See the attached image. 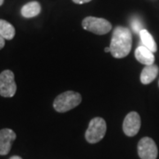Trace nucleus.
Here are the masks:
<instances>
[{"mask_svg":"<svg viewBox=\"0 0 159 159\" xmlns=\"http://www.w3.org/2000/svg\"><path fill=\"white\" fill-rule=\"evenodd\" d=\"M132 34L127 28L119 26L114 29L110 45L111 55L116 58H123L130 53L132 49Z\"/></svg>","mask_w":159,"mask_h":159,"instance_id":"obj_1","label":"nucleus"},{"mask_svg":"<svg viewBox=\"0 0 159 159\" xmlns=\"http://www.w3.org/2000/svg\"><path fill=\"white\" fill-rule=\"evenodd\" d=\"M81 96L80 94L68 90L57 96L53 102V108L57 112H66L72 109L75 108L81 102Z\"/></svg>","mask_w":159,"mask_h":159,"instance_id":"obj_2","label":"nucleus"},{"mask_svg":"<svg viewBox=\"0 0 159 159\" xmlns=\"http://www.w3.org/2000/svg\"><path fill=\"white\" fill-rule=\"evenodd\" d=\"M106 122L102 118H94L89 122V127L85 133L87 142L91 144L100 142L105 135L106 133Z\"/></svg>","mask_w":159,"mask_h":159,"instance_id":"obj_3","label":"nucleus"},{"mask_svg":"<svg viewBox=\"0 0 159 159\" xmlns=\"http://www.w3.org/2000/svg\"><path fill=\"white\" fill-rule=\"evenodd\" d=\"M82 28L94 34L102 35L109 33L112 26L105 19L89 16L82 20Z\"/></svg>","mask_w":159,"mask_h":159,"instance_id":"obj_4","label":"nucleus"},{"mask_svg":"<svg viewBox=\"0 0 159 159\" xmlns=\"http://www.w3.org/2000/svg\"><path fill=\"white\" fill-rule=\"evenodd\" d=\"M17 90L14 74L11 70H5L0 74V95L4 97H12Z\"/></svg>","mask_w":159,"mask_h":159,"instance_id":"obj_5","label":"nucleus"},{"mask_svg":"<svg viewBox=\"0 0 159 159\" xmlns=\"http://www.w3.org/2000/svg\"><path fill=\"white\" fill-rule=\"evenodd\" d=\"M157 147L153 140L149 137H144L138 143V155L141 159H157Z\"/></svg>","mask_w":159,"mask_h":159,"instance_id":"obj_6","label":"nucleus"},{"mask_svg":"<svg viewBox=\"0 0 159 159\" xmlns=\"http://www.w3.org/2000/svg\"><path fill=\"white\" fill-rule=\"evenodd\" d=\"M141 128V117L136 111H131L125 116L123 122V131L125 135H136Z\"/></svg>","mask_w":159,"mask_h":159,"instance_id":"obj_7","label":"nucleus"},{"mask_svg":"<svg viewBox=\"0 0 159 159\" xmlns=\"http://www.w3.org/2000/svg\"><path fill=\"white\" fill-rule=\"evenodd\" d=\"M16 139L14 131L5 128L0 130V155L6 156L10 152L12 142Z\"/></svg>","mask_w":159,"mask_h":159,"instance_id":"obj_8","label":"nucleus"},{"mask_svg":"<svg viewBox=\"0 0 159 159\" xmlns=\"http://www.w3.org/2000/svg\"><path fill=\"white\" fill-rule=\"evenodd\" d=\"M135 58L140 63H142L145 66H150L153 65L155 62V56L154 53L151 51H149L148 48H146L145 46L141 45L137 47L134 52Z\"/></svg>","mask_w":159,"mask_h":159,"instance_id":"obj_9","label":"nucleus"},{"mask_svg":"<svg viewBox=\"0 0 159 159\" xmlns=\"http://www.w3.org/2000/svg\"><path fill=\"white\" fill-rule=\"evenodd\" d=\"M158 72L159 68L157 66H156L154 64L150 65V66H146L142 70L141 77H140L142 84L147 85V84L151 83L154 80L157 78Z\"/></svg>","mask_w":159,"mask_h":159,"instance_id":"obj_10","label":"nucleus"},{"mask_svg":"<svg viewBox=\"0 0 159 159\" xmlns=\"http://www.w3.org/2000/svg\"><path fill=\"white\" fill-rule=\"evenodd\" d=\"M20 12L24 18L35 17L41 12V5L36 1L29 2L22 6Z\"/></svg>","mask_w":159,"mask_h":159,"instance_id":"obj_11","label":"nucleus"},{"mask_svg":"<svg viewBox=\"0 0 159 159\" xmlns=\"http://www.w3.org/2000/svg\"><path fill=\"white\" fill-rule=\"evenodd\" d=\"M140 38L142 43V45L145 46L146 48H148L149 51H151L153 53L157 51V43L154 40L153 36L150 34L148 30L146 29H142L140 32Z\"/></svg>","mask_w":159,"mask_h":159,"instance_id":"obj_12","label":"nucleus"},{"mask_svg":"<svg viewBox=\"0 0 159 159\" xmlns=\"http://www.w3.org/2000/svg\"><path fill=\"white\" fill-rule=\"evenodd\" d=\"M0 35L5 40H11L15 35L14 27L5 20H0Z\"/></svg>","mask_w":159,"mask_h":159,"instance_id":"obj_13","label":"nucleus"},{"mask_svg":"<svg viewBox=\"0 0 159 159\" xmlns=\"http://www.w3.org/2000/svg\"><path fill=\"white\" fill-rule=\"evenodd\" d=\"M131 27L132 29L134 30V33L136 34H140V32L142 31L143 29V24H142V20L137 17H134L131 20Z\"/></svg>","mask_w":159,"mask_h":159,"instance_id":"obj_14","label":"nucleus"},{"mask_svg":"<svg viewBox=\"0 0 159 159\" xmlns=\"http://www.w3.org/2000/svg\"><path fill=\"white\" fill-rule=\"evenodd\" d=\"M75 4H78V5H80V4H86V3H89L90 2L91 0H73Z\"/></svg>","mask_w":159,"mask_h":159,"instance_id":"obj_15","label":"nucleus"},{"mask_svg":"<svg viewBox=\"0 0 159 159\" xmlns=\"http://www.w3.org/2000/svg\"><path fill=\"white\" fill-rule=\"evenodd\" d=\"M5 44H6V42H5V39L0 35V50L3 49L5 47Z\"/></svg>","mask_w":159,"mask_h":159,"instance_id":"obj_16","label":"nucleus"},{"mask_svg":"<svg viewBox=\"0 0 159 159\" xmlns=\"http://www.w3.org/2000/svg\"><path fill=\"white\" fill-rule=\"evenodd\" d=\"M9 159H22L20 157H19V156H12L11 157H10Z\"/></svg>","mask_w":159,"mask_h":159,"instance_id":"obj_17","label":"nucleus"},{"mask_svg":"<svg viewBox=\"0 0 159 159\" xmlns=\"http://www.w3.org/2000/svg\"><path fill=\"white\" fill-rule=\"evenodd\" d=\"M104 51H105V52H111V51H110V47L105 48V49H104Z\"/></svg>","mask_w":159,"mask_h":159,"instance_id":"obj_18","label":"nucleus"},{"mask_svg":"<svg viewBox=\"0 0 159 159\" xmlns=\"http://www.w3.org/2000/svg\"><path fill=\"white\" fill-rule=\"evenodd\" d=\"M4 1H5V0H0V6H2L3 4H4Z\"/></svg>","mask_w":159,"mask_h":159,"instance_id":"obj_19","label":"nucleus"},{"mask_svg":"<svg viewBox=\"0 0 159 159\" xmlns=\"http://www.w3.org/2000/svg\"><path fill=\"white\" fill-rule=\"evenodd\" d=\"M158 86H159V81H158Z\"/></svg>","mask_w":159,"mask_h":159,"instance_id":"obj_20","label":"nucleus"}]
</instances>
